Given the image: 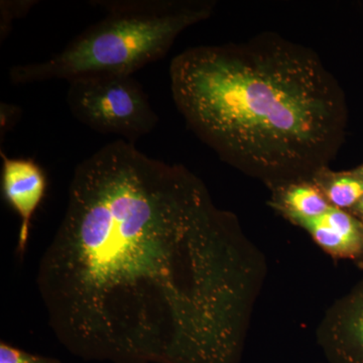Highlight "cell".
<instances>
[{
    "label": "cell",
    "instance_id": "obj_1",
    "mask_svg": "<svg viewBox=\"0 0 363 363\" xmlns=\"http://www.w3.org/2000/svg\"><path fill=\"white\" fill-rule=\"evenodd\" d=\"M267 272L199 177L118 140L76 167L37 284L83 359L240 363Z\"/></svg>",
    "mask_w": 363,
    "mask_h": 363
},
{
    "label": "cell",
    "instance_id": "obj_2",
    "mask_svg": "<svg viewBox=\"0 0 363 363\" xmlns=\"http://www.w3.org/2000/svg\"><path fill=\"white\" fill-rule=\"evenodd\" d=\"M169 79L188 128L272 192L313 183L336 156L342 92L309 48L272 33L197 45L173 59Z\"/></svg>",
    "mask_w": 363,
    "mask_h": 363
},
{
    "label": "cell",
    "instance_id": "obj_3",
    "mask_svg": "<svg viewBox=\"0 0 363 363\" xmlns=\"http://www.w3.org/2000/svg\"><path fill=\"white\" fill-rule=\"evenodd\" d=\"M104 18L86 28L51 58L14 66L16 85L62 79L133 76L168 54L189 26L207 20L215 4L206 0H99Z\"/></svg>",
    "mask_w": 363,
    "mask_h": 363
},
{
    "label": "cell",
    "instance_id": "obj_4",
    "mask_svg": "<svg viewBox=\"0 0 363 363\" xmlns=\"http://www.w3.org/2000/svg\"><path fill=\"white\" fill-rule=\"evenodd\" d=\"M69 109L77 121L102 135L135 145L159 123L142 84L133 76H99L69 82Z\"/></svg>",
    "mask_w": 363,
    "mask_h": 363
},
{
    "label": "cell",
    "instance_id": "obj_5",
    "mask_svg": "<svg viewBox=\"0 0 363 363\" xmlns=\"http://www.w3.org/2000/svg\"><path fill=\"white\" fill-rule=\"evenodd\" d=\"M316 335L329 363H363V279L327 310Z\"/></svg>",
    "mask_w": 363,
    "mask_h": 363
},
{
    "label": "cell",
    "instance_id": "obj_6",
    "mask_svg": "<svg viewBox=\"0 0 363 363\" xmlns=\"http://www.w3.org/2000/svg\"><path fill=\"white\" fill-rule=\"evenodd\" d=\"M2 160L1 193L7 204L20 217L16 252L23 257L30 238V223L47 192L44 169L35 160L11 157L0 150Z\"/></svg>",
    "mask_w": 363,
    "mask_h": 363
},
{
    "label": "cell",
    "instance_id": "obj_7",
    "mask_svg": "<svg viewBox=\"0 0 363 363\" xmlns=\"http://www.w3.org/2000/svg\"><path fill=\"white\" fill-rule=\"evenodd\" d=\"M289 220L305 229L325 252L335 259L363 262V222L346 210L331 207L316 218L291 217Z\"/></svg>",
    "mask_w": 363,
    "mask_h": 363
},
{
    "label": "cell",
    "instance_id": "obj_8",
    "mask_svg": "<svg viewBox=\"0 0 363 363\" xmlns=\"http://www.w3.org/2000/svg\"><path fill=\"white\" fill-rule=\"evenodd\" d=\"M272 193V206L286 219L291 217L316 218L332 207L314 183L294 184Z\"/></svg>",
    "mask_w": 363,
    "mask_h": 363
},
{
    "label": "cell",
    "instance_id": "obj_9",
    "mask_svg": "<svg viewBox=\"0 0 363 363\" xmlns=\"http://www.w3.org/2000/svg\"><path fill=\"white\" fill-rule=\"evenodd\" d=\"M313 183L322 191L332 207L352 209L363 197V180L352 173H333L326 169Z\"/></svg>",
    "mask_w": 363,
    "mask_h": 363
},
{
    "label": "cell",
    "instance_id": "obj_10",
    "mask_svg": "<svg viewBox=\"0 0 363 363\" xmlns=\"http://www.w3.org/2000/svg\"><path fill=\"white\" fill-rule=\"evenodd\" d=\"M38 1L35 0H1L0 2V39L1 43L9 37L13 21L30 13Z\"/></svg>",
    "mask_w": 363,
    "mask_h": 363
},
{
    "label": "cell",
    "instance_id": "obj_11",
    "mask_svg": "<svg viewBox=\"0 0 363 363\" xmlns=\"http://www.w3.org/2000/svg\"><path fill=\"white\" fill-rule=\"evenodd\" d=\"M0 363H61L56 358L33 354L26 351L14 347L11 344L0 343Z\"/></svg>",
    "mask_w": 363,
    "mask_h": 363
},
{
    "label": "cell",
    "instance_id": "obj_12",
    "mask_svg": "<svg viewBox=\"0 0 363 363\" xmlns=\"http://www.w3.org/2000/svg\"><path fill=\"white\" fill-rule=\"evenodd\" d=\"M23 109L18 105L2 101L0 104V140L4 143L9 131L21 121Z\"/></svg>",
    "mask_w": 363,
    "mask_h": 363
},
{
    "label": "cell",
    "instance_id": "obj_13",
    "mask_svg": "<svg viewBox=\"0 0 363 363\" xmlns=\"http://www.w3.org/2000/svg\"><path fill=\"white\" fill-rule=\"evenodd\" d=\"M351 213L363 222V197L360 199V201L351 209Z\"/></svg>",
    "mask_w": 363,
    "mask_h": 363
},
{
    "label": "cell",
    "instance_id": "obj_14",
    "mask_svg": "<svg viewBox=\"0 0 363 363\" xmlns=\"http://www.w3.org/2000/svg\"><path fill=\"white\" fill-rule=\"evenodd\" d=\"M351 173L363 180V166L359 167V168L357 169H354V171L351 172Z\"/></svg>",
    "mask_w": 363,
    "mask_h": 363
},
{
    "label": "cell",
    "instance_id": "obj_15",
    "mask_svg": "<svg viewBox=\"0 0 363 363\" xmlns=\"http://www.w3.org/2000/svg\"><path fill=\"white\" fill-rule=\"evenodd\" d=\"M362 267H363V262H362Z\"/></svg>",
    "mask_w": 363,
    "mask_h": 363
}]
</instances>
